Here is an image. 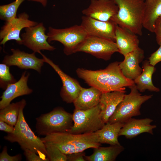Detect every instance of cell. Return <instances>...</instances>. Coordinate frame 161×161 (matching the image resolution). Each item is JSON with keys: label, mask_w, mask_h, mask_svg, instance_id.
<instances>
[{"label": "cell", "mask_w": 161, "mask_h": 161, "mask_svg": "<svg viewBox=\"0 0 161 161\" xmlns=\"http://www.w3.org/2000/svg\"><path fill=\"white\" fill-rule=\"evenodd\" d=\"M120 62L110 64L105 69L98 70L78 68V76L91 87L95 88L102 93L125 91V87L135 85L133 80L126 77L119 66Z\"/></svg>", "instance_id": "cell-1"}, {"label": "cell", "mask_w": 161, "mask_h": 161, "mask_svg": "<svg viewBox=\"0 0 161 161\" xmlns=\"http://www.w3.org/2000/svg\"><path fill=\"white\" fill-rule=\"evenodd\" d=\"M41 139L44 143L57 147L66 154L83 152L101 145L95 132L82 134L55 132L46 135Z\"/></svg>", "instance_id": "cell-2"}, {"label": "cell", "mask_w": 161, "mask_h": 161, "mask_svg": "<svg viewBox=\"0 0 161 161\" xmlns=\"http://www.w3.org/2000/svg\"><path fill=\"white\" fill-rule=\"evenodd\" d=\"M26 105L23 99L17 122L13 133L4 137V139L11 143H17L23 151L30 149L36 153L45 161H49L47 157L45 145L41 139L37 137L27 123L23 114V109Z\"/></svg>", "instance_id": "cell-3"}, {"label": "cell", "mask_w": 161, "mask_h": 161, "mask_svg": "<svg viewBox=\"0 0 161 161\" xmlns=\"http://www.w3.org/2000/svg\"><path fill=\"white\" fill-rule=\"evenodd\" d=\"M118 7L112 21L137 35H142L145 0H113Z\"/></svg>", "instance_id": "cell-4"}, {"label": "cell", "mask_w": 161, "mask_h": 161, "mask_svg": "<svg viewBox=\"0 0 161 161\" xmlns=\"http://www.w3.org/2000/svg\"><path fill=\"white\" fill-rule=\"evenodd\" d=\"M36 120V132L39 135L68 132L73 125L72 114L61 107H56L48 113L41 114Z\"/></svg>", "instance_id": "cell-5"}, {"label": "cell", "mask_w": 161, "mask_h": 161, "mask_svg": "<svg viewBox=\"0 0 161 161\" xmlns=\"http://www.w3.org/2000/svg\"><path fill=\"white\" fill-rule=\"evenodd\" d=\"M130 93L125 95L122 100L117 106L108 122L124 123L132 117L141 114L140 109L142 105L151 98L153 95H144L139 92L135 85L129 87Z\"/></svg>", "instance_id": "cell-6"}, {"label": "cell", "mask_w": 161, "mask_h": 161, "mask_svg": "<svg viewBox=\"0 0 161 161\" xmlns=\"http://www.w3.org/2000/svg\"><path fill=\"white\" fill-rule=\"evenodd\" d=\"M47 41H57L64 47L63 51L67 55L74 53V50L88 35L80 24L75 25L64 29L48 27Z\"/></svg>", "instance_id": "cell-7"}, {"label": "cell", "mask_w": 161, "mask_h": 161, "mask_svg": "<svg viewBox=\"0 0 161 161\" xmlns=\"http://www.w3.org/2000/svg\"><path fill=\"white\" fill-rule=\"evenodd\" d=\"M100 106H97L88 110L75 109L72 114L73 124L68 132L82 134L95 132L105 125L100 114Z\"/></svg>", "instance_id": "cell-8"}, {"label": "cell", "mask_w": 161, "mask_h": 161, "mask_svg": "<svg viewBox=\"0 0 161 161\" xmlns=\"http://www.w3.org/2000/svg\"><path fill=\"white\" fill-rule=\"evenodd\" d=\"M78 52L88 53L97 58L108 61L113 54L118 52V50L114 41L88 35L77 47L74 53Z\"/></svg>", "instance_id": "cell-9"}, {"label": "cell", "mask_w": 161, "mask_h": 161, "mask_svg": "<svg viewBox=\"0 0 161 161\" xmlns=\"http://www.w3.org/2000/svg\"><path fill=\"white\" fill-rule=\"evenodd\" d=\"M25 32L21 35L22 44L35 53L41 50L52 51L55 49L47 41L48 36L45 34L46 28L41 22L36 25L24 28Z\"/></svg>", "instance_id": "cell-10"}, {"label": "cell", "mask_w": 161, "mask_h": 161, "mask_svg": "<svg viewBox=\"0 0 161 161\" xmlns=\"http://www.w3.org/2000/svg\"><path fill=\"white\" fill-rule=\"evenodd\" d=\"M29 15L23 12L10 21L5 22L0 31V44L4 45L8 41L14 40L19 44H22L20 32L23 28L35 26L38 23L29 19Z\"/></svg>", "instance_id": "cell-11"}, {"label": "cell", "mask_w": 161, "mask_h": 161, "mask_svg": "<svg viewBox=\"0 0 161 161\" xmlns=\"http://www.w3.org/2000/svg\"><path fill=\"white\" fill-rule=\"evenodd\" d=\"M39 53L42 55L44 62L49 64L60 77L62 83L60 95L63 100L67 103H73L78 96L82 87L79 82L65 73L58 65L41 52Z\"/></svg>", "instance_id": "cell-12"}, {"label": "cell", "mask_w": 161, "mask_h": 161, "mask_svg": "<svg viewBox=\"0 0 161 161\" xmlns=\"http://www.w3.org/2000/svg\"><path fill=\"white\" fill-rule=\"evenodd\" d=\"M12 54L7 55L4 58L2 63L9 66H15L22 69H33L41 73L42 67L45 62L44 59L37 58L35 53H26L18 49H11Z\"/></svg>", "instance_id": "cell-13"}, {"label": "cell", "mask_w": 161, "mask_h": 161, "mask_svg": "<svg viewBox=\"0 0 161 161\" xmlns=\"http://www.w3.org/2000/svg\"><path fill=\"white\" fill-rule=\"evenodd\" d=\"M80 24L89 35L115 42V31L117 24L113 21H102L83 16L81 17Z\"/></svg>", "instance_id": "cell-14"}, {"label": "cell", "mask_w": 161, "mask_h": 161, "mask_svg": "<svg viewBox=\"0 0 161 161\" xmlns=\"http://www.w3.org/2000/svg\"><path fill=\"white\" fill-rule=\"evenodd\" d=\"M118 7L113 0H91L89 6L82 11L86 16L102 21H112Z\"/></svg>", "instance_id": "cell-15"}, {"label": "cell", "mask_w": 161, "mask_h": 161, "mask_svg": "<svg viewBox=\"0 0 161 161\" xmlns=\"http://www.w3.org/2000/svg\"><path fill=\"white\" fill-rule=\"evenodd\" d=\"M124 56V60L119 64L120 69L126 77L134 80L143 71L139 64L144 58V51L138 47Z\"/></svg>", "instance_id": "cell-16"}, {"label": "cell", "mask_w": 161, "mask_h": 161, "mask_svg": "<svg viewBox=\"0 0 161 161\" xmlns=\"http://www.w3.org/2000/svg\"><path fill=\"white\" fill-rule=\"evenodd\" d=\"M30 75L26 71L24 72L18 80L9 85L1 97L0 109H3L11 103L15 98L24 95L31 94L33 92L27 85Z\"/></svg>", "instance_id": "cell-17"}, {"label": "cell", "mask_w": 161, "mask_h": 161, "mask_svg": "<svg viewBox=\"0 0 161 161\" xmlns=\"http://www.w3.org/2000/svg\"><path fill=\"white\" fill-rule=\"evenodd\" d=\"M153 121L149 118H131L124 123L120 131L119 136H124L127 139H131L143 133L153 134V130L157 126L151 125Z\"/></svg>", "instance_id": "cell-18"}, {"label": "cell", "mask_w": 161, "mask_h": 161, "mask_svg": "<svg viewBox=\"0 0 161 161\" xmlns=\"http://www.w3.org/2000/svg\"><path fill=\"white\" fill-rule=\"evenodd\" d=\"M115 42L118 52L123 56L139 47V40L137 35L117 25L115 31Z\"/></svg>", "instance_id": "cell-19"}, {"label": "cell", "mask_w": 161, "mask_h": 161, "mask_svg": "<svg viewBox=\"0 0 161 161\" xmlns=\"http://www.w3.org/2000/svg\"><path fill=\"white\" fill-rule=\"evenodd\" d=\"M126 92L125 91H114L102 93L99 104L101 117L105 123L108 122L117 106L123 99Z\"/></svg>", "instance_id": "cell-20"}, {"label": "cell", "mask_w": 161, "mask_h": 161, "mask_svg": "<svg viewBox=\"0 0 161 161\" xmlns=\"http://www.w3.org/2000/svg\"><path fill=\"white\" fill-rule=\"evenodd\" d=\"M102 92L93 87L88 88L82 87L79 94L73 102L75 109L85 110L99 104Z\"/></svg>", "instance_id": "cell-21"}, {"label": "cell", "mask_w": 161, "mask_h": 161, "mask_svg": "<svg viewBox=\"0 0 161 161\" xmlns=\"http://www.w3.org/2000/svg\"><path fill=\"white\" fill-rule=\"evenodd\" d=\"M124 123L108 122L101 129L95 132L99 143L110 145H120L118 139L119 133Z\"/></svg>", "instance_id": "cell-22"}, {"label": "cell", "mask_w": 161, "mask_h": 161, "mask_svg": "<svg viewBox=\"0 0 161 161\" xmlns=\"http://www.w3.org/2000/svg\"><path fill=\"white\" fill-rule=\"evenodd\" d=\"M143 71L141 74L134 81L137 90L143 92L146 90L156 92H159L160 89L155 86L152 81V76L156 71L154 66L151 65L148 60L143 61Z\"/></svg>", "instance_id": "cell-23"}, {"label": "cell", "mask_w": 161, "mask_h": 161, "mask_svg": "<svg viewBox=\"0 0 161 161\" xmlns=\"http://www.w3.org/2000/svg\"><path fill=\"white\" fill-rule=\"evenodd\" d=\"M161 16V0H145L143 27L154 33L155 21Z\"/></svg>", "instance_id": "cell-24"}, {"label": "cell", "mask_w": 161, "mask_h": 161, "mask_svg": "<svg viewBox=\"0 0 161 161\" xmlns=\"http://www.w3.org/2000/svg\"><path fill=\"white\" fill-rule=\"evenodd\" d=\"M124 147L119 145H110L107 147H99L94 148L91 155H85L86 160L88 161H114L124 150Z\"/></svg>", "instance_id": "cell-25"}, {"label": "cell", "mask_w": 161, "mask_h": 161, "mask_svg": "<svg viewBox=\"0 0 161 161\" xmlns=\"http://www.w3.org/2000/svg\"><path fill=\"white\" fill-rule=\"evenodd\" d=\"M22 102L23 99L19 102L10 103L0 109V120L14 126L18 120Z\"/></svg>", "instance_id": "cell-26"}, {"label": "cell", "mask_w": 161, "mask_h": 161, "mask_svg": "<svg viewBox=\"0 0 161 161\" xmlns=\"http://www.w3.org/2000/svg\"><path fill=\"white\" fill-rule=\"evenodd\" d=\"M25 0H16L10 4L0 6V18L5 22L16 17L17 10L21 3Z\"/></svg>", "instance_id": "cell-27"}, {"label": "cell", "mask_w": 161, "mask_h": 161, "mask_svg": "<svg viewBox=\"0 0 161 161\" xmlns=\"http://www.w3.org/2000/svg\"><path fill=\"white\" fill-rule=\"evenodd\" d=\"M9 67L4 64H0V86L1 88L4 90L9 85L16 82L10 72Z\"/></svg>", "instance_id": "cell-28"}, {"label": "cell", "mask_w": 161, "mask_h": 161, "mask_svg": "<svg viewBox=\"0 0 161 161\" xmlns=\"http://www.w3.org/2000/svg\"><path fill=\"white\" fill-rule=\"evenodd\" d=\"M46 147L47 157L49 161H67L66 154L58 148L52 145L44 143Z\"/></svg>", "instance_id": "cell-29"}, {"label": "cell", "mask_w": 161, "mask_h": 161, "mask_svg": "<svg viewBox=\"0 0 161 161\" xmlns=\"http://www.w3.org/2000/svg\"><path fill=\"white\" fill-rule=\"evenodd\" d=\"M7 146H4L0 154V161H20L22 159L21 155L18 154L13 156L10 155L7 152Z\"/></svg>", "instance_id": "cell-30"}, {"label": "cell", "mask_w": 161, "mask_h": 161, "mask_svg": "<svg viewBox=\"0 0 161 161\" xmlns=\"http://www.w3.org/2000/svg\"><path fill=\"white\" fill-rule=\"evenodd\" d=\"M148 61L150 64L154 66L161 61V44L158 49L150 55Z\"/></svg>", "instance_id": "cell-31"}, {"label": "cell", "mask_w": 161, "mask_h": 161, "mask_svg": "<svg viewBox=\"0 0 161 161\" xmlns=\"http://www.w3.org/2000/svg\"><path fill=\"white\" fill-rule=\"evenodd\" d=\"M24 154L28 161H45L35 152L28 149L24 151Z\"/></svg>", "instance_id": "cell-32"}, {"label": "cell", "mask_w": 161, "mask_h": 161, "mask_svg": "<svg viewBox=\"0 0 161 161\" xmlns=\"http://www.w3.org/2000/svg\"><path fill=\"white\" fill-rule=\"evenodd\" d=\"M156 35V40L159 45L161 44V16L156 20L154 25V32Z\"/></svg>", "instance_id": "cell-33"}, {"label": "cell", "mask_w": 161, "mask_h": 161, "mask_svg": "<svg viewBox=\"0 0 161 161\" xmlns=\"http://www.w3.org/2000/svg\"><path fill=\"white\" fill-rule=\"evenodd\" d=\"M67 161H85V153L84 151L66 154Z\"/></svg>", "instance_id": "cell-34"}, {"label": "cell", "mask_w": 161, "mask_h": 161, "mask_svg": "<svg viewBox=\"0 0 161 161\" xmlns=\"http://www.w3.org/2000/svg\"><path fill=\"white\" fill-rule=\"evenodd\" d=\"M0 130L8 134L12 133L14 130V126H13L6 123L0 120Z\"/></svg>", "instance_id": "cell-35"}, {"label": "cell", "mask_w": 161, "mask_h": 161, "mask_svg": "<svg viewBox=\"0 0 161 161\" xmlns=\"http://www.w3.org/2000/svg\"><path fill=\"white\" fill-rule=\"evenodd\" d=\"M29 1H32L39 2L41 4L42 6L45 7L47 4V0H27Z\"/></svg>", "instance_id": "cell-36"}, {"label": "cell", "mask_w": 161, "mask_h": 161, "mask_svg": "<svg viewBox=\"0 0 161 161\" xmlns=\"http://www.w3.org/2000/svg\"></svg>", "instance_id": "cell-37"}]
</instances>
